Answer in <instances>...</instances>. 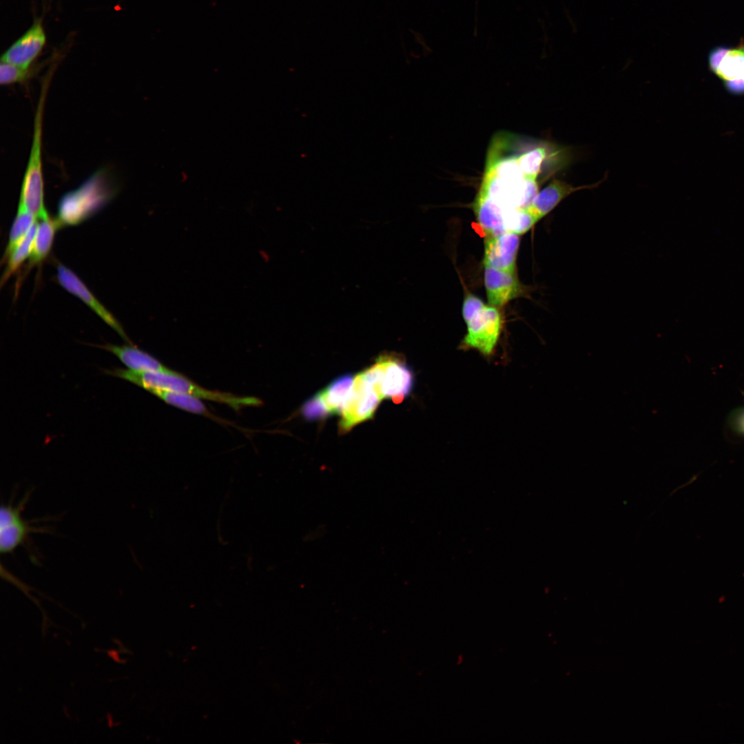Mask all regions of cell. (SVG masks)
I'll use <instances>...</instances> for the list:
<instances>
[{
  "label": "cell",
  "mask_w": 744,
  "mask_h": 744,
  "mask_svg": "<svg viewBox=\"0 0 744 744\" xmlns=\"http://www.w3.org/2000/svg\"><path fill=\"white\" fill-rule=\"evenodd\" d=\"M107 373L135 384L149 392L163 390L189 394L202 400L225 404L235 411L247 406H258L262 403L256 397L239 396L205 389L172 370L167 372L134 371L116 368L107 371Z\"/></svg>",
  "instance_id": "obj_1"
},
{
  "label": "cell",
  "mask_w": 744,
  "mask_h": 744,
  "mask_svg": "<svg viewBox=\"0 0 744 744\" xmlns=\"http://www.w3.org/2000/svg\"><path fill=\"white\" fill-rule=\"evenodd\" d=\"M462 316L467 333L461 347L473 349L484 356H490L502 329V318L498 307L486 304L477 296L468 293L463 301Z\"/></svg>",
  "instance_id": "obj_2"
},
{
  "label": "cell",
  "mask_w": 744,
  "mask_h": 744,
  "mask_svg": "<svg viewBox=\"0 0 744 744\" xmlns=\"http://www.w3.org/2000/svg\"><path fill=\"white\" fill-rule=\"evenodd\" d=\"M511 138L518 165L526 177L537 179L544 174L546 180L572 161L573 154L568 147L544 141L522 143L523 139L513 134Z\"/></svg>",
  "instance_id": "obj_3"
},
{
  "label": "cell",
  "mask_w": 744,
  "mask_h": 744,
  "mask_svg": "<svg viewBox=\"0 0 744 744\" xmlns=\"http://www.w3.org/2000/svg\"><path fill=\"white\" fill-rule=\"evenodd\" d=\"M100 179L99 176L92 177L60 200L56 219L59 227L83 222L108 203L114 192L99 183Z\"/></svg>",
  "instance_id": "obj_4"
},
{
  "label": "cell",
  "mask_w": 744,
  "mask_h": 744,
  "mask_svg": "<svg viewBox=\"0 0 744 744\" xmlns=\"http://www.w3.org/2000/svg\"><path fill=\"white\" fill-rule=\"evenodd\" d=\"M479 191L502 209L506 221L511 212L530 209L539 192V184L533 178L507 180L484 173Z\"/></svg>",
  "instance_id": "obj_5"
},
{
  "label": "cell",
  "mask_w": 744,
  "mask_h": 744,
  "mask_svg": "<svg viewBox=\"0 0 744 744\" xmlns=\"http://www.w3.org/2000/svg\"><path fill=\"white\" fill-rule=\"evenodd\" d=\"M44 96L45 92L41 95L35 114L32 144L19 198V203L22 204L37 219L48 214L44 205L41 167V132Z\"/></svg>",
  "instance_id": "obj_6"
},
{
  "label": "cell",
  "mask_w": 744,
  "mask_h": 744,
  "mask_svg": "<svg viewBox=\"0 0 744 744\" xmlns=\"http://www.w3.org/2000/svg\"><path fill=\"white\" fill-rule=\"evenodd\" d=\"M382 400L375 388L365 380L360 373L355 375L341 411L340 431L346 433L355 426L371 419Z\"/></svg>",
  "instance_id": "obj_7"
},
{
  "label": "cell",
  "mask_w": 744,
  "mask_h": 744,
  "mask_svg": "<svg viewBox=\"0 0 744 744\" xmlns=\"http://www.w3.org/2000/svg\"><path fill=\"white\" fill-rule=\"evenodd\" d=\"M30 491L26 493L16 505L12 501L2 505L0 510V551L1 554H10L28 540L31 533H43L45 529L31 526L25 520L22 512L30 497Z\"/></svg>",
  "instance_id": "obj_8"
},
{
  "label": "cell",
  "mask_w": 744,
  "mask_h": 744,
  "mask_svg": "<svg viewBox=\"0 0 744 744\" xmlns=\"http://www.w3.org/2000/svg\"><path fill=\"white\" fill-rule=\"evenodd\" d=\"M46 43L43 17H35L31 26L2 54L1 61L28 69Z\"/></svg>",
  "instance_id": "obj_9"
},
{
  "label": "cell",
  "mask_w": 744,
  "mask_h": 744,
  "mask_svg": "<svg viewBox=\"0 0 744 744\" xmlns=\"http://www.w3.org/2000/svg\"><path fill=\"white\" fill-rule=\"evenodd\" d=\"M382 365V393L383 398L401 402L411 392L413 375L404 360L396 355L384 354L378 358Z\"/></svg>",
  "instance_id": "obj_10"
},
{
  "label": "cell",
  "mask_w": 744,
  "mask_h": 744,
  "mask_svg": "<svg viewBox=\"0 0 744 744\" xmlns=\"http://www.w3.org/2000/svg\"><path fill=\"white\" fill-rule=\"evenodd\" d=\"M56 279L63 289L81 300L125 340L131 343L121 324L71 269L63 264H59L56 267Z\"/></svg>",
  "instance_id": "obj_11"
},
{
  "label": "cell",
  "mask_w": 744,
  "mask_h": 744,
  "mask_svg": "<svg viewBox=\"0 0 744 744\" xmlns=\"http://www.w3.org/2000/svg\"><path fill=\"white\" fill-rule=\"evenodd\" d=\"M519 235L504 232L486 236L484 241V265L508 272H515Z\"/></svg>",
  "instance_id": "obj_12"
},
{
  "label": "cell",
  "mask_w": 744,
  "mask_h": 744,
  "mask_svg": "<svg viewBox=\"0 0 744 744\" xmlns=\"http://www.w3.org/2000/svg\"><path fill=\"white\" fill-rule=\"evenodd\" d=\"M484 278L488 304L496 307L504 306L521 292L515 272L484 265Z\"/></svg>",
  "instance_id": "obj_13"
},
{
  "label": "cell",
  "mask_w": 744,
  "mask_h": 744,
  "mask_svg": "<svg viewBox=\"0 0 744 744\" xmlns=\"http://www.w3.org/2000/svg\"><path fill=\"white\" fill-rule=\"evenodd\" d=\"M599 184L600 181L590 185L575 186L562 180L554 178L539 192L529 210L540 220L573 193L595 188Z\"/></svg>",
  "instance_id": "obj_14"
},
{
  "label": "cell",
  "mask_w": 744,
  "mask_h": 744,
  "mask_svg": "<svg viewBox=\"0 0 744 744\" xmlns=\"http://www.w3.org/2000/svg\"><path fill=\"white\" fill-rule=\"evenodd\" d=\"M712 72L730 93L744 94V39L736 48H730Z\"/></svg>",
  "instance_id": "obj_15"
},
{
  "label": "cell",
  "mask_w": 744,
  "mask_h": 744,
  "mask_svg": "<svg viewBox=\"0 0 744 744\" xmlns=\"http://www.w3.org/2000/svg\"><path fill=\"white\" fill-rule=\"evenodd\" d=\"M100 347L115 355L129 370L162 372L171 371L154 357L132 344L121 346L107 344Z\"/></svg>",
  "instance_id": "obj_16"
},
{
  "label": "cell",
  "mask_w": 744,
  "mask_h": 744,
  "mask_svg": "<svg viewBox=\"0 0 744 744\" xmlns=\"http://www.w3.org/2000/svg\"><path fill=\"white\" fill-rule=\"evenodd\" d=\"M60 228L56 219L48 213L37 219L35 237L28 265L32 267L43 262L49 255L54 242L55 233Z\"/></svg>",
  "instance_id": "obj_17"
},
{
  "label": "cell",
  "mask_w": 744,
  "mask_h": 744,
  "mask_svg": "<svg viewBox=\"0 0 744 744\" xmlns=\"http://www.w3.org/2000/svg\"><path fill=\"white\" fill-rule=\"evenodd\" d=\"M353 380L354 378L351 375H342L317 393L329 414L341 412Z\"/></svg>",
  "instance_id": "obj_18"
},
{
  "label": "cell",
  "mask_w": 744,
  "mask_h": 744,
  "mask_svg": "<svg viewBox=\"0 0 744 744\" xmlns=\"http://www.w3.org/2000/svg\"><path fill=\"white\" fill-rule=\"evenodd\" d=\"M37 226V220L24 238L4 259L6 262V266L1 276V286H3L19 269L25 260L30 258L36 234Z\"/></svg>",
  "instance_id": "obj_19"
},
{
  "label": "cell",
  "mask_w": 744,
  "mask_h": 744,
  "mask_svg": "<svg viewBox=\"0 0 744 744\" xmlns=\"http://www.w3.org/2000/svg\"><path fill=\"white\" fill-rule=\"evenodd\" d=\"M165 402L185 411L216 419L200 399L189 394L163 390L149 391Z\"/></svg>",
  "instance_id": "obj_20"
},
{
  "label": "cell",
  "mask_w": 744,
  "mask_h": 744,
  "mask_svg": "<svg viewBox=\"0 0 744 744\" xmlns=\"http://www.w3.org/2000/svg\"><path fill=\"white\" fill-rule=\"evenodd\" d=\"M37 220V218L32 213L19 203L17 213L10 230L8 244L3 254V260L28 234Z\"/></svg>",
  "instance_id": "obj_21"
},
{
  "label": "cell",
  "mask_w": 744,
  "mask_h": 744,
  "mask_svg": "<svg viewBox=\"0 0 744 744\" xmlns=\"http://www.w3.org/2000/svg\"><path fill=\"white\" fill-rule=\"evenodd\" d=\"M31 72L30 68L25 69L1 61L0 83L2 85L21 83L30 76Z\"/></svg>",
  "instance_id": "obj_22"
},
{
  "label": "cell",
  "mask_w": 744,
  "mask_h": 744,
  "mask_svg": "<svg viewBox=\"0 0 744 744\" xmlns=\"http://www.w3.org/2000/svg\"><path fill=\"white\" fill-rule=\"evenodd\" d=\"M302 413L307 419L311 420L323 419L329 415L318 394L304 403Z\"/></svg>",
  "instance_id": "obj_23"
},
{
  "label": "cell",
  "mask_w": 744,
  "mask_h": 744,
  "mask_svg": "<svg viewBox=\"0 0 744 744\" xmlns=\"http://www.w3.org/2000/svg\"><path fill=\"white\" fill-rule=\"evenodd\" d=\"M727 425L734 435L744 437V406L732 410L727 418Z\"/></svg>",
  "instance_id": "obj_24"
},
{
  "label": "cell",
  "mask_w": 744,
  "mask_h": 744,
  "mask_svg": "<svg viewBox=\"0 0 744 744\" xmlns=\"http://www.w3.org/2000/svg\"><path fill=\"white\" fill-rule=\"evenodd\" d=\"M729 50V47L720 45L715 47L710 51L708 56V64L712 72L716 68L721 59Z\"/></svg>",
  "instance_id": "obj_25"
}]
</instances>
